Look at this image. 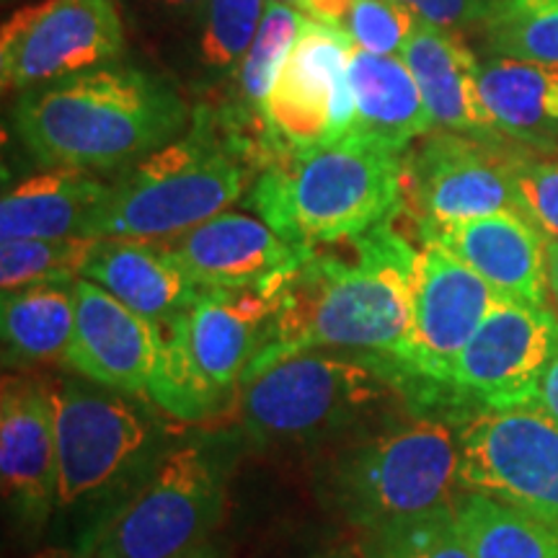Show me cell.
I'll return each mask as SVG.
<instances>
[{
    "label": "cell",
    "mask_w": 558,
    "mask_h": 558,
    "mask_svg": "<svg viewBox=\"0 0 558 558\" xmlns=\"http://www.w3.org/2000/svg\"><path fill=\"white\" fill-rule=\"evenodd\" d=\"M341 243L344 248L337 243L311 248L290 271L271 279L275 316L243 380L316 349L362 354L416 375L411 295L416 248L388 220Z\"/></svg>",
    "instance_id": "obj_1"
},
{
    "label": "cell",
    "mask_w": 558,
    "mask_h": 558,
    "mask_svg": "<svg viewBox=\"0 0 558 558\" xmlns=\"http://www.w3.org/2000/svg\"><path fill=\"white\" fill-rule=\"evenodd\" d=\"M13 120L41 166L94 171L163 148L184 124L186 107L156 75L107 65L26 88Z\"/></svg>",
    "instance_id": "obj_2"
},
{
    "label": "cell",
    "mask_w": 558,
    "mask_h": 558,
    "mask_svg": "<svg viewBox=\"0 0 558 558\" xmlns=\"http://www.w3.org/2000/svg\"><path fill=\"white\" fill-rule=\"evenodd\" d=\"M254 163L218 111L199 107L190 135L137 160L109 192L86 239L160 243L226 213L246 190Z\"/></svg>",
    "instance_id": "obj_3"
},
{
    "label": "cell",
    "mask_w": 558,
    "mask_h": 558,
    "mask_svg": "<svg viewBox=\"0 0 558 558\" xmlns=\"http://www.w3.org/2000/svg\"><path fill=\"white\" fill-rule=\"evenodd\" d=\"M251 205L295 246L354 239L403 205V156L357 135L290 153L256 177Z\"/></svg>",
    "instance_id": "obj_4"
},
{
    "label": "cell",
    "mask_w": 558,
    "mask_h": 558,
    "mask_svg": "<svg viewBox=\"0 0 558 558\" xmlns=\"http://www.w3.org/2000/svg\"><path fill=\"white\" fill-rule=\"evenodd\" d=\"M271 316L269 284L199 290L184 311L160 324L163 347L148 396L184 422L218 414L262 352Z\"/></svg>",
    "instance_id": "obj_5"
},
{
    "label": "cell",
    "mask_w": 558,
    "mask_h": 558,
    "mask_svg": "<svg viewBox=\"0 0 558 558\" xmlns=\"http://www.w3.org/2000/svg\"><path fill=\"white\" fill-rule=\"evenodd\" d=\"M401 369L362 354L300 352L241 383V414L262 439H303L339 427L399 388Z\"/></svg>",
    "instance_id": "obj_6"
},
{
    "label": "cell",
    "mask_w": 558,
    "mask_h": 558,
    "mask_svg": "<svg viewBox=\"0 0 558 558\" xmlns=\"http://www.w3.org/2000/svg\"><path fill=\"white\" fill-rule=\"evenodd\" d=\"M460 486L458 432L418 416L354 450L339 471V499L360 525L380 530L452 505Z\"/></svg>",
    "instance_id": "obj_7"
},
{
    "label": "cell",
    "mask_w": 558,
    "mask_h": 558,
    "mask_svg": "<svg viewBox=\"0 0 558 558\" xmlns=\"http://www.w3.org/2000/svg\"><path fill=\"white\" fill-rule=\"evenodd\" d=\"M220 476L197 445L158 463L153 478L83 541L90 558H181L218 522Z\"/></svg>",
    "instance_id": "obj_8"
},
{
    "label": "cell",
    "mask_w": 558,
    "mask_h": 558,
    "mask_svg": "<svg viewBox=\"0 0 558 558\" xmlns=\"http://www.w3.org/2000/svg\"><path fill=\"white\" fill-rule=\"evenodd\" d=\"M460 486L558 527V422L535 407H481L458 429Z\"/></svg>",
    "instance_id": "obj_9"
},
{
    "label": "cell",
    "mask_w": 558,
    "mask_h": 558,
    "mask_svg": "<svg viewBox=\"0 0 558 558\" xmlns=\"http://www.w3.org/2000/svg\"><path fill=\"white\" fill-rule=\"evenodd\" d=\"M520 158L492 140L429 132L403 156V199L418 228L520 213Z\"/></svg>",
    "instance_id": "obj_10"
},
{
    "label": "cell",
    "mask_w": 558,
    "mask_h": 558,
    "mask_svg": "<svg viewBox=\"0 0 558 558\" xmlns=\"http://www.w3.org/2000/svg\"><path fill=\"white\" fill-rule=\"evenodd\" d=\"M352 47L354 41L337 26L305 19L264 109L279 158L339 143L352 132Z\"/></svg>",
    "instance_id": "obj_11"
},
{
    "label": "cell",
    "mask_w": 558,
    "mask_h": 558,
    "mask_svg": "<svg viewBox=\"0 0 558 558\" xmlns=\"http://www.w3.org/2000/svg\"><path fill=\"white\" fill-rule=\"evenodd\" d=\"M122 50L114 0H41L3 24L0 78L5 90H26L117 60Z\"/></svg>",
    "instance_id": "obj_12"
},
{
    "label": "cell",
    "mask_w": 558,
    "mask_h": 558,
    "mask_svg": "<svg viewBox=\"0 0 558 558\" xmlns=\"http://www.w3.org/2000/svg\"><path fill=\"white\" fill-rule=\"evenodd\" d=\"M558 354V313L499 298L452 365L448 386L481 407H527Z\"/></svg>",
    "instance_id": "obj_13"
},
{
    "label": "cell",
    "mask_w": 558,
    "mask_h": 558,
    "mask_svg": "<svg viewBox=\"0 0 558 558\" xmlns=\"http://www.w3.org/2000/svg\"><path fill=\"white\" fill-rule=\"evenodd\" d=\"M60 507L99 492L143 450L148 429L128 401L81 383L50 386Z\"/></svg>",
    "instance_id": "obj_14"
},
{
    "label": "cell",
    "mask_w": 558,
    "mask_h": 558,
    "mask_svg": "<svg viewBox=\"0 0 558 558\" xmlns=\"http://www.w3.org/2000/svg\"><path fill=\"white\" fill-rule=\"evenodd\" d=\"M414 295V373L448 386L458 354L469 344L499 292L450 251L422 241L411 267Z\"/></svg>",
    "instance_id": "obj_15"
},
{
    "label": "cell",
    "mask_w": 558,
    "mask_h": 558,
    "mask_svg": "<svg viewBox=\"0 0 558 558\" xmlns=\"http://www.w3.org/2000/svg\"><path fill=\"white\" fill-rule=\"evenodd\" d=\"M75 333L65 365L104 388L148 396L163 333L90 279L73 282Z\"/></svg>",
    "instance_id": "obj_16"
},
{
    "label": "cell",
    "mask_w": 558,
    "mask_h": 558,
    "mask_svg": "<svg viewBox=\"0 0 558 558\" xmlns=\"http://www.w3.org/2000/svg\"><path fill=\"white\" fill-rule=\"evenodd\" d=\"M158 246L199 290L264 288L311 251L243 213H220Z\"/></svg>",
    "instance_id": "obj_17"
},
{
    "label": "cell",
    "mask_w": 558,
    "mask_h": 558,
    "mask_svg": "<svg viewBox=\"0 0 558 558\" xmlns=\"http://www.w3.org/2000/svg\"><path fill=\"white\" fill-rule=\"evenodd\" d=\"M3 492L29 520H45L58 497V435L50 386L5 375L0 396Z\"/></svg>",
    "instance_id": "obj_18"
},
{
    "label": "cell",
    "mask_w": 558,
    "mask_h": 558,
    "mask_svg": "<svg viewBox=\"0 0 558 558\" xmlns=\"http://www.w3.org/2000/svg\"><path fill=\"white\" fill-rule=\"evenodd\" d=\"M432 241L486 279L501 298L548 305L546 241L520 213H499L456 226L418 228Z\"/></svg>",
    "instance_id": "obj_19"
},
{
    "label": "cell",
    "mask_w": 558,
    "mask_h": 558,
    "mask_svg": "<svg viewBox=\"0 0 558 558\" xmlns=\"http://www.w3.org/2000/svg\"><path fill=\"white\" fill-rule=\"evenodd\" d=\"M401 58L422 90L435 128L499 143L501 135L481 99V65L456 32L416 21Z\"/></svg>",
    "instance_id": "obj_20"
},
{
    "label": "cell",
    "mask_w": 558,
    "mask_h": 558,
    "mask_svg": "<svg viewBox=\"0 0 558 558\" xmlns=\"http://www.w3.org/2000/svg\"><path fill=\"white\" fill-rule=\"evenodd\" d=\"M349 83L354 94V124L349 135L403 156L435 122L403 58L373 54L352 47Z\"/></svg>",
    "instance_id": "obj_21"
},
{
    "label": "cell",
    "mask_w": 558,
    "mask_h": 558,
    "mask_svg": "<svg viewBox=\"0 0 558 558\" xmlns=\"http://www.w3.org/2000/svg\"><path fill=\"white\" fill-rule=\"evenodd\" d=\"M81 277L156 324L173 318L199 295L171 256L148 241L96 239Z\"/></svg>",
    "instance_id": "obj_22"
},
{
    "label": "cell",
    "mask_w": 558,
    "mask_h": 558,
    "mask_svg": "<svg viewBox=\"0 0 558 558\" xmlns=\"http://www.w3.org/2000/svg\"><path fill=\"white\" fill-rule=\"evenodd\" d=\"M478 88L501 137L535 150L558 145V65L494 58L481 65Z\"/></svg>",
    "instance_id": "obj_23"
},
{
    "label": "cell",
    "mask_w": 558,
    "mask_h": 558,
    "mask_svg": "<svg viewBox=\"0 0 558 558\" xmlns=\"http://www.w3.org/2000/svg\"><path fill=\"white\" fill-rule=\"evenodd\" d=\"M109 184L78 169H50L3 194L0 239H70L86 235Z\"/></svg>",
    "instance_id": "obj_24"
},
{
    "label": "cell",
    "mask_w": 558,
    "mask_h": 558,
    "mask_svg": "<svg viewBox=\"0 0 558 558\" xmlns=\"http://www.w3.org/2000/svg\"><path fill=\"white\" fill-rule=\"evenodd\" d=\"M0 329L13 360H65L75 333L73 284H32L3 292Z\"/></svg>",
    "instance_id": "obj_25"
},
{
    "label": "cell",
    "mask_w": 558,
    "mask_h": 558,
    "mask_svg": "<svg viewBox=\"0 0 558 558\" xmlns=\"http://www.w3.org/2000/svg\"><path fill=\"white\" fill-rule=\"evenodd\" d=\"M452 509L473 558H558V527L518 507L465 492Z\"/></svg>",
    "instance_id": "obj_26"
},
{
    "label": "cell",
    "mask_w": 558,
    "mask_h": 558,
    "mask_svg": "<svg viewBox=\"0 0 558 558\" xmlns=\"http://www.w3.org/2000/svg\"><path fill=\"white\" fill-rule=\"evenodd\" d=\"M96 239H13L0 243V288L13 292L32 284H73L81 279Z\"/></svg>",
    "instance_id": "obj_27"
},
{
    "label": "cell",
    "mask_w": 558,
    "mask_h": 558,
    "mask_svg": "<svg viewBox=\"0 0 558 558\" xmlns=\"http://www.w3.org/2000/svg\"><path fill=\"white\" fill-rule=\"evenodd\" d=\"M486 26L501 58L558 65V0H499Z\"/></svg>",
    "instance_id": "obj_28"
},
{
    "label": "cell",
    "mask_w": 558,
    "mask_h": 558,
    "mask_svg": "<svg viewBox=\"0 0 558 558\" xmlns=\"http://www.w3.org/2000/svg\"><path fill=\"white\" fill-rule=\"evenodd\" d=\"M369 558H473L452 505L373 530Z\"/></svg>",
    "instance_id": "obj_29"
},
{
    "label": "cell",
    "mask_w": 558,
    "mask_h": 558,
    "mask_svg": "<svg viewBox=\"0 0 558 558\" xmlns=\"http://www.w3.org/2000/svg\"><path fill=\"white\" fill-rule=\"evenodd\" d=\"M264 0H207L199 54L209 68H235L259 32Z\"/></svg>",
    "instance_id": "obj_30"
},
{
    "label": "cell",
    "mask_w": 558,
    "mask_h": 558,
    "mask_svg": "<svg viewBox=\"0 0 558 558\" xmlns=\"http://www.w3.org/2000/svg\"><path fill=\"white\" fill-rule=\"evenodd\" d=\"M414 24L416 19L396 0H354L341 32L360 50L401 58Z\"/></svg>",
    "instance_id": "obj_31"
},
{
    "label": "cell",
    "mask_w": 558,
    "mask_h": 558,
    "mask_svg": "<svg viewBox=\"0 0 558 558\" xmlns=\"http://www.w3.org/2000/svg\"><path fill=\"white\" fill-rule=\"evenodd\" d=\"M520 215L541 233L546 243H558V160L518 163Z\"/></svg>",
    "instance_id": "obj_32"
},
{
    "label": "cell",
    "mask_w": 558,
    "mask_h": 558,
    "mask_svg": "<svg viewBox=\"0 0 558 558\" xmlns=\"http://www.w3.org/2000/svg\"><path fill=\"white\" fill-rule=\"evenodd\" d=\"M411 16L439 29H463V26L488 21L499 0H396Z\"/></svg>",
    "instance_id": "obj_33"
},
{
    "label": "cell",
    "mask_w": 558,
    "mask_h": 558,
    "mask_svg": "<svg viewBox=\"0 0 558 558\" xmlns=\"http://www.w3.org/2000/svg\"><path fill=\"white\" fill-rule=\"evenodd\" d=\"M527 407H535L546 416L554 418V422H558V354L548 365L546 373H543L538 390H535L533 401H530Z\"/></svg>",
    "instance_id": "obj_34"
},
{
    "label": "cell",
    "mask_w": 558,
    "mask_h": 558,
    "mask_svg": "<svg viewBox=\"0 0 558 558\" xmlns=\"http://www.w3.org/2000/svg\"><path fill=\"white\" fill-rule=\"evenodd\" d=\"M352 3L354 0H303V11L308 13L311 19L324 21V24H331L341 29Z\"/></svg>",
    "instance_id": "obj_35"
},
{
    "label": "cell",
    "mask_w": 558,
    "mask_h": 558,
    "mask_svg": "<svg viewBox=\"0 0 558 558\" xmlns=\"http://www.w3.org/2000/svg\"><path fill=\"white\" fill-rule=\"evenodd\" d=\"M546 264H548V290L558 313V243H546Z\"/></svg>",
    "instance_id": "obj_36"
},
{
    "label": "cell",
    "mask_w": 558,
    "mask_h": 558,
    "mask_svg": "<svg viewBox=\"0 0 558 558\" xmlns=\"http://www.w3.org/2000/svg\"><path fill=\"white\" fill-rule=\"evenodd\" d=\"M32 558H90L88 554H83V550H68V548H41L39 554H34Z\"/></svg>",
    "instance_id": "obj_37"
},
{
    "label": "cell",
    "mask_w": 558,
    "mask_h": 558,
    "mask_svg": "<svg viewBox=\"0 0 558 558\" xmlns=\"http://www.w3.org/2000/svg\"><path fill=\"white\" fill-rule=\"evenodd\" d=\"M156 3L163 5H173V9H184V5H197L199 0H156Z\"/></svg>",
    "instance_id": "obj_38"
},
{
    "label": "cell",
    "mask_w": 558,
    "mask_h": 558,
    "mask_svg": "<svg viewBox=\"0 0 558 558\" xmlns=\"http://www.w3.org/2000/svg\"><path fill=\"white\" fill-rule=\"evenodd\" d=\"M279 3H290V5H295V9L303 11V0H279Z\"/></svg>",
    "instance_id": "obj_39"
}]
</instances>
